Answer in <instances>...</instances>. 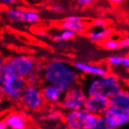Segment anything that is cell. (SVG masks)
Instances as JSON below:
<instances>
[{
  "label": "cell",
  "instance_id": "obj_19",
  "mask_svg": "<svg viewBox=\"0 0 129 129\" xmlns=\"http://www.w3.org/2000/svg\"><path fill=\"white\" fill-rule=\"evenodd\" d=\"M75 36H76V33H74L73 31L68 29H63L60 32L56 33L52 37V39L55 42H64V41L66 42L73 39L75 38Z\"/></svg>",
  "mask_w": 129,
  "mask_h": 129
},
{
  "label": "cell",
  "instance_id": "obj_16",
  "mask_svg": "<svg viewBox=\"0 0 129 129\" xmlns=\"http://www.w3.org/2000/svg\"><path fill=\"white\" fill-rule=\"evenodd\" d=\"M84 129H107L102 115L88 113L84 121Z\"/></svg>",
  "mask_w": 129,
  "mask_h": 129
},
{
  "label": "cell",
  "instance_id": "obj_11",
  "mask_svg": "<svg viewBox=\"0 0 129 129\" xmlns=\"http://www.w3.org/2000/svg\"><path fill=\"white\" fill-rule=\"evenodd\" d=\"M40 89L45 103L52 105H57L60 103L66 91L64 88L52 83H45L40 87Z\"/></svg>",
  "mask_w": 129,
  "mask_h": 129
},
{
  "label": "cell",
  "instance_id": "obj_17",
  "mask_svg": "<svg viewBox=\"0 0 129 129\" xmlns=\"http://www.w3.org/2000/svg\"><path fill=\"white\" fill-rule=\"evenodd\" d=\"M107 64L109 68H122L123 69H124V68L127 69L129 68V57L127 55L122 54L110 55L107 60Z\"/></svg>",
  "mask_w": 129,
  "mask_h": 129
},
{
  "label": "cell",
  "instance_id": "obj_30",
  "mask_svg": "<svg viewBox=\"0 0 129 129\" xmlns=\"http://www.w3.org/2000/svg\"><path fill=\"white\" fill-rule=\"evenodd\" d=\"M0 129H8V125L4 119L0 120Z\"/></svg>",
  "mask_w": 129,
  "mask_h": 129
},
{
  "label": "cell",
  "instance_id": "obj_4",
  "mask_svg": "<svg viewBox=\"0 0 129 129\" xmlns=\"http://www.w3.org/2000/svg\"><path fill=\"white\" fill-rule=\"evenodd\" d=\"M37 62L28 55H12L5 59L4 68L10 74L25 79L30 73L34 72Z\"/></svg>",
  "mask_w": 129,
  "mask_h": 129
},
{
  "label": "cell",
  "instance_id": "obj_7",
  "mask_svg": "<svg viewBox=\"0 0 129 129\" xmlns=\"http://www.w3.org/2000/svg\"><path fill=\"white\" fill-rule=\"evenodd\" d=\"M7 18L13 23L36 24L40 21V16L33 10H23L19 8H10L6 11Z\"/></svg>",
  "mask_w": 129,
  "mask_h": 129
},
{
  "label": "cell",
  "instance_id": "obj_3",
  "mask_svg": "<svg viewBox=\"0 0 129 129\" xmlns=\"http://www.w3.org/2000/svg\"><path fill=\"white\" fill-rule=\"evenodd\" d=\"M5 59L0 57V91L6 99L17 102L19 101L25 81L23 78L10 74L4 68Z\"/></svg>",
  "mask_w": 129,
  "mask_h": 129
},
{
  "label": "cell",
  "instance_id": "obj_15",
  "mask_svg": "<svg viewBox=\"0 0 129 129\" xmlns=\"http://www.w3.org/2000/svg\"><path fill=\"white\" fill-rule=\"evenodd\" d=\"M61 26L63 29L71 30L76 34L83 33L86 30V24L84 23L83 19L81 16H77V15L67 17L62 22Z\"/></svg>",
  "mask_w": 129,
  "mask_h": 129
},
{
  "label": "cell",
  "instance_id": "obj_26",
  "mask_svg": "<svg viewBox=\"0 0 129 129\" xmlns=\"http://www.w3.org/2000/svg\"><path fill=\"white\" fill-rule=\"evenodd\" d=\"M43 68H44V64H40V63H37L35 66V69H34V71L37 72V73H39V75H41Z\"/></svg>",
  "mask_w": 129,
  "mask_h": 129
},
{
  "label": "cell",
  "instance_id": "obj_25",
  "mask_svg": "<svg viewBox=\"0 0 129 129\" xmlns=\"http://www.w3.org/2000/svg\"><path fill=\"white\" fill-rule=\"evenodd\" d=\"M96 0H77V5L79 7H87L91 4H93Z\"/></svg>",
  "mask_w": 129,
  "mask_h": 129
},
{
  "label": "cell",
  "instance_id": "obj_28",
  "mask_svg": "<svg viewBox=\"0 0 129 129\" xmlns=\"http://www.w3.org/2000/svg\"><path fill=\"white\" fill-rule=\"evenodd\" d=\"M19 0H0V3L5 4V5H13L17 3Z\"/></svg>",
  "mask_w": 129,
  "mask_h": 129
},
{
  "label": "cell",
  "instance_id": "obj_2",
  "mask_svg": "<svg viewBox=\"0 0 129 129\" xmlns=\"http://www.w3.org/2000/svg\"><path fill=\"white\" fill-rule=\"evenodd\" d=\"M125 87V82L122 78L114 73H107L102 76L92 77L86 81L84 91L87 95H101L110 98Z\"/></svg>",
  "mask_w": 129,
  "mask_h": 129
},
{
  "label": "cell",
  "instance_id": "obj_14",
  "mask_svg": "<svg viewBox=\"0 0 129 129\" xmlns=\"http://www.w3.org/2000/svg\"><path fill=\"white\" fill-rule=\"evenodd\" d=\"M4 120L10 129H25L28 127V118L23 112H10Z\"/></svg>",
  "mask_w": 129,
  "mask_h": 129
},
{
  "label": "cell",
  "instance_id": "obj_29",
  "mask_svg": "<svg viewBox=\"0 0 129 129\" xmlns=\"http://www.w3.org/2000/svg\"><path fill=\"white\" fill-rule=\"evenodd\" d=\"M125 0H110V2L112 5L114 6H118V5H121V4H123Z\"/></svg>",
  "mask_w": 129,
  "mask_h": 129
},
{
  "label": "cell",
  "instance_id": "obj_12",
  "mask_svg": "<svg viewBox=\"0 0 129 129\" xmlns=\"http://www.w3.org/2000/svg\"><path fill=\"white\" fill-rule=\"evenodd\" d=\"M109 107V98L101 95H89L84 105V110L88 113L102 115L107 108Z\"/></svg>",
  "mask_w": 129,
  "mask_h": 129
},
{
  "label": "cell",
  "instance_id": "obj_24",
  "mask_svg": "<svg viewBox=\"0 0 129 129\" xmlns=\"http://www.w3.org/2000/svg\"><path fill=\"white\" fill-rule=\"evenodd\" d=\"M106 20L101 19V18L95 19L94 21V23H93V28H103V27H106Z\"/></svg>",
  "mask_w": 129,
  "mask_h": 129
},
{
  "label": "cell",
  "instance_id": "obj_27",
  "mask_svg": "<svg viewBox=\"0 0 129 129\" xmlns=\"http://www.w3.org/2000/svg\"><path fill=\"white\" fill-rule=\"evenodd\" d=\"M52 11H53V12L61 13V12H63V10H64V8H63L61 5L57 4V5H54V6L52 7Z\"/></svg>",
  "mask_w": 129,
  "mask_h": 129
},
{
  "label": "cell",
  "instance_id": "obj_10",
  "mask_svg": "<svg viewBox=\"0 0 129 129\" xmlns=\"http://www.w3.org/2000/svg\"><path fill=\"white\" fill-rule=\"evenodd\" d=\"M72 64L81 74L88 75L91 77L102 76L110 72V68L108 67V64H96L81 61L75 62Z\"/></svg>",
  "mask_w": 129,
  "mask_h": 129
},
{
  "label": "cell",
  "instance_id": "obj_20",
  "mask_svg": "<svg viewBox=\"0 0 129 129\" xmlns=\"http://www.w3.org/2000/svg\"><path fill=\"white\" fill-rule=\"evenodd\" d=\"M103 46L104 48L108 51H117V50H119L118 39H112L110 37L103 40Z\"/></svg>",
  "mask_w": 129,
  "mask_h": 129
},
{
  "label": "cell",
  "instance_id": "obj_8",
  "mask_svg": "<svg viewBox=\"0 0 129 129\" xmlns=\"http://www.w3.org/2000/svg\"><path fill=\"white\" fill-rule=\"evenodd\" d=\"M102 117L104 118L107 129L121 128L129 123V112L121 111L111 107L107 108L102 113Z\"/></svg>",
  "mask_w": 129,
  "mask_h": 129
},
{
  "label": "cell",
  "instance_id": "obj_13",
  "mask_svg": "<svg viewBox=\"0 0 129 129\" xmlns=\"http://www.w3.org/2000/svg\"><path fill=\"white\" fill-rule=\"evenodd\" d=\"M109 107L119 110L121 111L129 112V93L128 91L122 90L109 98Z\"/></svg>",
  "mask_w": 129,
  "mask_h": 129
},
{
  "label": "cell",
  "instance_id": "obj_5",
  "mask_svg": "<svg viewBox=\"0 0 129 129\" xmlns=\"http://www.w3.org/2000/svg\"><path fill=\"white\" fill-rule=\"evenodd\" d=\"M87 97L88 95L85 93L83 87L76 83L64 91V96L59 105L64 111L83 109Z\"/></svg>",
  "mask_w": 129,
  "mask_h": 129
},
{
  "label": "cell",
  "instance_id": "obj_22",
  "mask_svg": "<svg viewBox=\"0 0 129 129\" xmlns=\"http://www.w3.org/2000/svg\"><path fill=\"white\" fill-rule=\"evenodd\" d=\"M62 118V114L60 111H56V110H53V111H51L47 115V119L50 120V121H59V120Z\"/></svg>",
  "mask_w": 129,
  "mask_h": 129
},
{
  "label": "cell",
  "instance_id": "obj_9",
  "mask_svg": "<svg viewBox=\"0 0 129 129\" xmlns=\"http://www.w3.org/2000/svg\"><path fill=\"white\" fill-rule=\"evenodd\" d=\"M64 116V127L68 129H84V121L88 112L84 109L66 111Z\"/></svg>",
  "mask_w": 129,
  "mask_h": 129
},
{
  "label": "cell",
  "instance_id": "obj_31",
  "mask_svg": "<svg viewBox=\"0 0 129 129\" xmlns=\"http://www.w3.org/2000/svg\"><path fill=\"white\" fill-rule=\"evenodd\" d=\"M4 100H5V97H4L3 94H2V92L0 91V106L4 103Z\"/></svg>",
  "mask_w": 129,
  "mask_h": 129
},
{
  "label": "cell",
  "instance_id": "obj_1",
  "mask_svg": "<svg viewBox=\"0 0 129 129\" xmlns=\"http://www.w3.org/2000/svg\"><path fill=\"white\" fill-rule=\"evenodd\" d=\"M41 78L45 83L56 84L64 88L79 83L81 73L69 62L62 59H52L44 64Z\"/></svg>",
  "mask_w": 129,
  "mask_h": 129
},
{
  "label": "cell",
  "instance_id": "obj_18",
  "mask_svg": "<svg viewBox=\"0 0 129 129\" xmlns=\"http://www.w3.org/2000/svg\"><path fill=\"white\" fill-rule=\"evenodd\" d=\"M112 35V30L108 29L107 27L103 28H92L88 32V38L91 41L94 42H99L103 41L106 39L111 37Z\"/></svg>",
  "mask_w": 129,
  "mask_h": 129
},
{
  "label": "cell",
  "instance_id": "obj_21",
  "mask_svg": "<svg viewBox=\"0 0 129 129\" xmlns=\"http://www.w3.org/2000/svg\"><path fill=\"white\" fill-rule=\"evenodd\" d=\"M24 81L26 84H29V85H39L41 82V75L34 71L24 79Z\"/></svg>",
  "mask_w": 129,
  "mask_h": 129
},
{
  "label": "cell",
  "instance_id": "obj_6",
  "mask_svg": "<svg viewBox=\"0 0 129 129\" xmlns=\"http://www.w3.org/2000/svg\"><path fill=\"white\" fill-rule=\"evenodd\" d=\"M19 101L28 111H38L41 110L45 104L39 85L25 84L21 93Z\"/></svg>",
  "mask_w": 129,
  "mask_h": 129
},
{
  "label": "cell",
  "instance_id": "obj_23",
  "mask_svg": "<svg viewBox=\"0 0 129 129\" xmlns=\"http://www.w3.org/2000/svg\"><path fill=\"white\" fill-rule=\"evenodd\" d=\"M118 43H119V49L127 50L129 47V38L128 37H123L121 39H118Z\"/></svg>",
  "mask_w": 129,
  "mask_h": 129
}]
</instances>
